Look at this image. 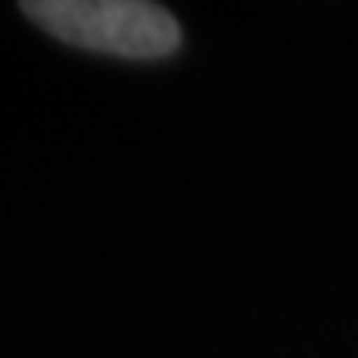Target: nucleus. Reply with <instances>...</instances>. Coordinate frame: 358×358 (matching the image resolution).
Segmentation results:
<instances>
[{
    "label": "nucleus",
    "mask_w": 358,
    "mask_h": 358,
    "mask_svg": "<svg viewBox=\"0 0 358 358\" xmlns=\"http://www.w3.org/2000/svg\"><path fill=\"white\" fill-rule=\"evenodd\" d=\"M22 11L55 41L95 55L154 62L183 44L176 15L150 0H29Z\"/></svg>",
    "instance_id": "nucleus-1"
}]
</instances>
